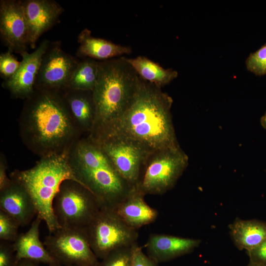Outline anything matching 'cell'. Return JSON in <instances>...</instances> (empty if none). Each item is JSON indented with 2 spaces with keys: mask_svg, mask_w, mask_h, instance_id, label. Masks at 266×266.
Here are the masks:
<instances>
[{
  "mask_svg": "<svg viewBox=\"0 0 266 266\" xmlns=\"http://www.w3.org/2000/svg\"><path fill=\"white\" fill-rule=\"evenodd\" d=\"M22 142L40 158L61 154L84 136L73 123L62 91L35 89L19 119Z\"/></svg>",
  "mask_w": 266,
  "mask_h": 266,
  "instance_id": "6da1fadb",
  "label": "cell"
},
{
  "mask_svg": "<svg viewBox=\"0 0 266 266\" xmlns=\"http://www.w3.org/2000/svg\"><path fill=\"white\" fill-rule=\"evenodd\" d=\"M161 88L139 76L133 98L123 113L108 127L92 133L104 132L130 138L152 152L179 147L170 111L173 100Z\"/></svg>",
  "mask_w": 266,
  "mask_h": 266,
  "instance_id": "7a4b0ae2",
  "label": "cell"
},
{
  "mask_svg": "<svg viewBox=\"0 0 266 266\" xmlns=\"http://www.w3.org/2000/svg\"><path fill=\"white\" fill-rule=\"evenodd\" d=\"M68 160L75 177L95 196L101 207L114 209L134 188L121 176L88 135L72 145L68 150Z\"/></svg>",
  "mask_w": 266,
  "mask_h": 266,
  "instance_id": "3957f363",
  "label": "cell"
},
{
  "mask_svg": "<svg viewBox=\"0 0 266 266\" xmlns=\"http://www.w3.org/2000/svg\"><path fill=\"white\" fill-rule=\"evenodd\" d=\"M139 76L127 58L98 61V79L92 91L96 116L92 132L116 121L131 102Z\"/></svg>",
  "mask_w": 266,
  "mask_h": 266,
  "instance_id": "277c9868",
  "label": "cell"
},
{
  "mask_svg": "<svg viewBox=\"0 0 266 266\" xmlns=\"http://www.w3.org/2000/svg\"><path fill=\"white\" fill-rule=\"evenodd\" d=\"M68 150L40 158L32 168L15 169L9 174L11 179L27 191L35 205L37 215L44 222L50 233L61 228L53 212V202L61 184L66 180H73L82 184L69 165Z\"/></svg>",
  "mask_w": 266,
  "mask_h": 266,
  "instance_id": "5b68a950",
  "label": "cell"
},
{
  "mask_svg": "<svg viewBox=\"0 0 266 266\" xmlns=\"http://www.w3.org/2000/svg\"><path fill=\"white\" fill-rule=\"evenodd\" d=\"M188 161L180 146L151 153L142 167L135 188L145 196L165 194L176 185L187 167Z\"/></svg>",
  "mask_w": 266,
  "mask_h": 266,
  "instance_id": "8992f818",
  "label": "cell"
},
{
  "mask_svg": "<svg viewBox=\"0 0 266 266\" xmlns=\"http://www.w3.org/2000/svg\"><path fill=\"white\" fill-rule=\"evenodd\" d=\"M88 136L105 154L121 176L135 187L142 167L152 152L139 142L119 135L96 132Z\"/></svg>",
  "mask_w": 266,
  "mask_h": 266,
  "instance_id": "52a82bcc",
  "label": "cell"
},
{
  "mask_svg": "<svg viewBox=\"0 0 266 266\" xmlns=\"http://www.w3.org/2000/svg\"><path fill=\"white\" fill-rule=\"evenodd\" d=\"M100 208L95 196L73 180L63 182L53 202L55 217L63 228H86Z\"/></svg>",
  "mask_w": 266,
  "mask_h": 266,
  "instance_id": "ba28073f",
  "label": "cell"
},
{
  "mask_svg": "<svg viewBox=\"0 0 266 266\" xmlns=\"http://www.w3.org/2000/svg\"><path fill=\"white\" fill-rule=\"evenodd\" d=\"M90 246L98 259H102L117 249L137 243V230L128 226L113 208L101 207L85 228Z\"/></svg>",
  "mask_w": 266,
  "mask_h": 266,
  "instance_id": "9c48e42d",
  "label": "cell"
},
{
  "mask_svg": "<svg viewBox=\"0 0 266 266\" xmlns=\"http://www.w3.org/2000/svg\"><path fill=\"white\" fill-rule=\"evenodd\" d=\"M43 244L57 264L70 266H96L86 229L61 227L44 238Z\"/></svg>",
  "mask_w": 266,
  "mask_h": 266,
  "instance_id": "30bf717a",
  "label": "cell"
},
{
  "mask_svg": "<svg viewBox=\"0 0 266 266\" xmlns=\"http://www.w3.org/2000/svg\"><path fill=\"white\" fill-rule=\"evenodd\" d=\"M79 62L63 50L61 42H50L42 57L34 89L64 90Z\"/></svg>",
  "mask_w": 266,
  "mask_h": 266,
  "instance_id": "8fae6325",
  "label": "cell"
},
{
  "mask_svg": "<svg viewBox=\"0 0 266 266\" xmlns=\"http://www.w3.org/2000/svg\"><path fill=\"white\" fill-rule=\"evenodd\" d=\"M0 35L11 52H28L29 29L21 0H0Z\"/></svg>",
  "mask_w": 266,
  "mask_h": 266,
  "instance_id": "7c38bea8",
  "label": "cell"
},
{
  "mask_svg": "<svg viewBox=\"0 0 266 266\" xmlns=\"http://www.w3.org/2000/svg\"><path fill=\"white\" fill-rule=\"evenodd\" d=\"M50 43L49 40L44 39L33 52L22 54V59L16 73L11 78L3 80L2 87L13 98L25 100L34 93L41 61Z\"/></svg>",
  "mask_w": 266,
  "mask_h": 266,
  "instance_id": "4fadbf2b",
  "label": "cell"
},
{
  "mask_svg": "<svg viewBox=\"0 0 266 266\" xmlns=\"http://www.w3.org/2000/svg\"><path fill=\"white\" fill-rule=\"evenodd\" d=\"M27 20L29 45L34 49L40 36L58 21L64 8L53 0H21Z\"/></svg>",
  "mask_w": 266,
  "mask_h": 266,
  "instance_id": "5bb4252c",
  "label": "cell"
},
{
  "mask_svg": "<svg viewBox=\"0 0 266 266\" xmlns=\"http://www.w3.org/2000/svg\"><path fill=\"white\" fill-rule=\"evenodd\" d=\"M199 239L166 234L152 233L145 244L147 255L158 264L192 252L199 246Z\"/></svg>",
  "mask_w": 266,
  "mask_h": 266,
  "instance_id": "9a60e30c",
  "label": "cell"
},
{
  "mask_svg": "<svg viewBox=\"0 0 266 266\" xmlns=\"http://www.w3.org/2000/svg\"><path fill=\"white\" fill-rule=\"evenodd\" d=\"M0 210L12 217L20 227L28 225L37 215L35 205L27 191L11 179L9 184L0 191Z\"/></svg>",
  "mask_w": 266,
  "mask_h": 266,
  "instance_id": "2e32d148",
  "label": "cell"
},
{
  "mask_svg": "<svg viewBox=\"0 0 266 266\" xmlns=\"http://www.w3.org/2000/svg\"><path fill=\"white\" fill-rule=\"evenodd\" d=\"M62 95L75 125L83 135H88L93 130L96 116L92 91L66 88Z\"/></svg>",
  "mask_w": 266,
  "mask_h": 266,
  "instance_id": "e0dca14e",
  "label": "cell"
},
{
  "mask_svg": "<svg viewBox=\"0 0 266 266\" xmlns=\"http://www.w3.org/2000/svg\"><path fill=\"white\" fill-rule=\"evenodd\" d=\"M145 195L135 187L114 208L120 218L135 230L154 223L159 215L158 210L145 200Z\"/></svg>",
  "mask_w": 266,
  "mask_h": 266,
  "instance_id": "ac0fdd59",
  "label": "cell"
},
{
  "mask_svg": "<svg viewBox=\"0 0 266 266\" xmlns=\"http://www.w3.org/2000/svg\"><path fill=\"white\" fill-rule=\"evenodd\" d=\"M41 221L37 215L30 229L26 233H20L13 243L18 262L27 259L47 266L58 264L40 240L39 226Z\"/></svg>",
  "mask_w": 266,
  "mask_h": 266,
  "instance_id": "d6986e66",
  "label": "cell"
},
{
  "mask_svg": "<svg viewBox=\"0 0 266 266\" xmlns=\"http://www.w3.org/2000/svg\"><path fill=\"white\" fill-rule=\"evenodd\" d=\"M77 41L79 44L76 56L100 61L129 54L131 48L114 43L106 39L93 36L88 29H83L78 34Z\"/></svg>",
  "mask_w": 266,
  "mask_h": 266,
  "instance_id": "ffe728a7",
  "label": "cell"
},
{
  "mask_svg": "<svg viewBox=\"0 0 266 266\" xmlns=\"http://www.w3.org/2000/svg\"><path fill=\"white\" fill-rule=\"evenodd\" d=\"M232 240L239 250L249 251L266 240V222L236 218L229 225Z\"/></svg>",
  "mask_w": 266,
  "mask_h": 266,
  "instance_id": "44dd1931",
  "label": "cell"
},
{
  "mask_svg": "<svg viewBox=\"0 0 266 266\" xmlns=\"http://www.w3.org/2000/svg\"><path fill=\"white\" fill-rule=\"evenodd\" d=\"M127 60L142 79L160 88L168 84L178 76L176 70L164 68L144 56L127 58Z\"/></svg>",
  "mask_w": 266,
  "mask_h": 266,
  "instance_id": "7402d4cb",
  "label": "cell"
},
{
  "mask_svg": "<svg viewBox=\"0 0 266 266\" xmlns=\"http://www.w3.org/2000/svg\"><path fill=\"white\" fill-rule=\"evenodd\" d=\"M98 61L91 58L79 61L69 80L67 88L93 91L98 79Z\"/></svg>",
  "mask_w": 266,
  "mask_h": 266,
  "instance_id": "603a6c76",
  "label": "cell"
},
{
  "mask_svg": "<svg viewBox=\"0 0 266 266\" xmlns=\"http://www.w3.org/2000/svg\"><path fill=\"white\" fill-rule=\"evenodd\" d=\"M133 246L111 251L96 266H132Z\"/></svg>",
  "mask_w": 266,
  "mask_h": 266,
  "instance_id": "cb8c5ba5",
  "label": "cell"
},
{
  "mask_svg": "<svg viewBox=\"0 0 266 266\" xmlns=\"http://www.w3.org/2000/svg\"><path fill=\"white\" fill-rule=\"evenodd\" d=\"M19 227L18 223L12 217L0 210V240L14 242L19 234Z\"/></svg>",
  "mask_w": 266,
  "mask_h": 266,
  "instance_id": "d4e9b609",
  "label": "cell"
},
{
  "mask_svg": "<svg viewBox=\"0 0 266 266\" xmlns=\"http://www.w3.org/2000/svg\"><path fill=\"white\" fill-rule=\"evenodd\" d=\"M245 65L247 70L256 75L266 74V43L248 56Z\"/></svg>",
  "mask_w": 266,
  "mask_h": 266,
  "instance_id": "484cf974",
  "label": "cell"
},
{
  "mask_svg": "<svg viewBox=\"0 0 266 266\" xmlns=\"http://www.w3.org/2000/svg\"><path fill=\"white\" fill-rule=\"evenodd\" d=\"M21 62L18 61L12 54V52H7L0 54V75L3 80H7L17 71Z\"/></svg>",
  "mask_w": 266,
  "mask_h": 266,
  "instance_id": "4316f807",
  "label": "cell"
},
{
  "mask_svg": "<svg viewBox=\"0 0 266 266\" xmlns=\"http://www.w3.org/2000/svg\"><path fill=\"white\" fill-rule=\"evenodd\" d=\"M18 262L13 243L0 240V266H16Z\"/></svg>",
  "mask_w": 266,
  "mask_h": 266,
  "instance_id": "83f0119b",
  "label": "cell"
},
{
  "mask_svg": "<svg viewBox=\"0 0 266 266\" xmlns=\"http://www.w3.org/2000/svg\"><path fill=\"white\" fill-rule=\"evenodd\" d=\"M132 266H158V263L144 253L137 243L133 247Z\"/></svg>",
  "mask_w": 266,
  "mask_h": 266,
  "instance_id": "f1b7e54d",
  "label": "cell"
},
{
  "mask_svg": "<svg viewBox=\"0 0 266 266\" xmlns=\"http://www.w3.org/2000/svg\"><path fill=\"white\" fill-rule=\"evenodd\" d=\"M247 253L250 262L266 266V240Z\"/></svg>",
  "mask_w": 266,
  "mask_h": 266,
  "instance_id": "f546056e",
  "label": "cell"
},
{
  "mask_svg": "<svg viewBox=\"0 0 266 266\" xmlns=\"http://www.w3.org/2000/svg\"><path fill=\"white\" fill-rule=\"evenodd\" d=\"M7 163L4 155L0 153V191L6 187L11 179L7 175Z\"/></svg>",
  "mask_w": 266,
  "mask_h": 266,
  "instance_id": "4dcf8cb0",
  "label": "cell"
},
{
  "mask_svg": "<svg viewBox=\"0 0 266 266\" xmlns=\"http://www.w3.org/2000/svg\"><path fill=\"white\" fill-rule=\"evenodd\" d=\"M16 266H40L39 264L35 262L23 259L18 261Z\"/></svg>",
  "mask_w": 266,
  "mask_h": 266,
  "instance_id": "1f68e13d",
  "label": "cell"
},
{
  "mask_svg": "<svg viewBox=\"0 0 266 266\" xmlns=\"http://www.w3.org/2000/svg\"><path fill=\"white\" fill-rule=\"evenodd\" d=\"M260 123L262 127L266 130V112L264 115L261 118Z\"/></svg>",
  "mask_w": 266,
  "mask_h": 266,
  "instance_id": "d6a6232c",
  "label": "cell"
},
{
  "mask_svg": "<svg viewBox=\"0 0 266 266\" xmlns=\"http://www.w3.org/2000/svg\"><path fill=\"white\" fill-rule=\"evenodd\" d=\"M247 266H265L250 261L248 265Z\"/></svg>",
  "mask_w": 266,
  "mask_h": 266,
  "instance_id": "836d02e7",
  "label": "cell"
},
{
  "mask_svg": "<svg viewBox=\"0 0 266 266\" xmlns=\"http://www.w3.org/2000/svg\"><path fill=\"white\" fill-rule=\"evenodd\" d=\"M65 266V265H60V264H56V265H52V266Z\"/></svg>",
  "mask_w": 266,
  "mask_h": 266,
  "instance_id": "e575fe53",
  "label": "cell"
}]
</instances>
